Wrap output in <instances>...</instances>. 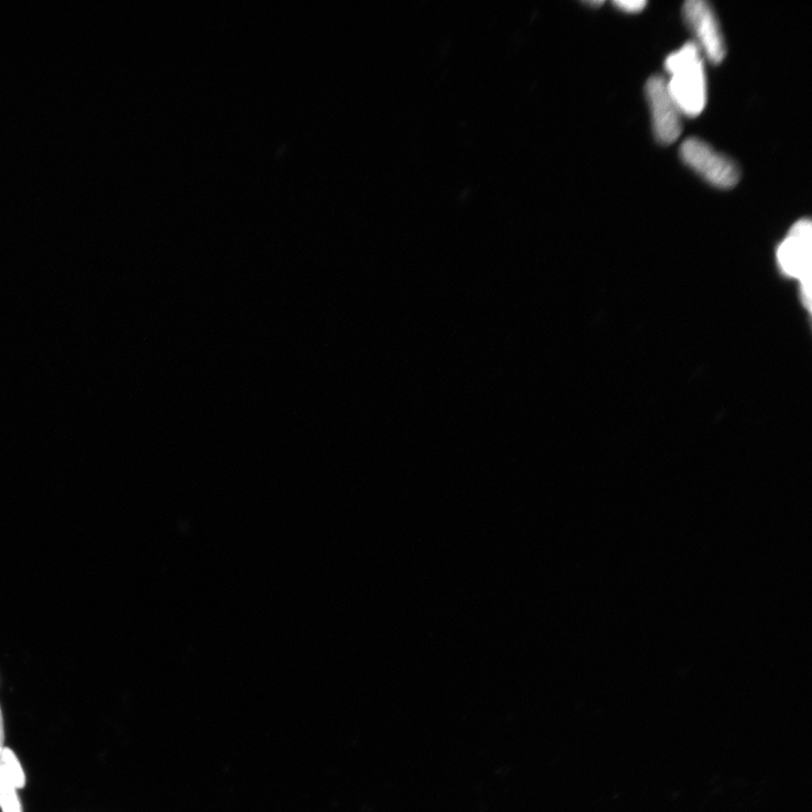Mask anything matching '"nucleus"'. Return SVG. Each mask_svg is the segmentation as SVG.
Segmentation results:
<instances>
[{
	"instance_id": "obj_1",
	"label": "nucleus",
	"mask_w": 812,
	"mask_h": 812,
	"mask_svg": "<svg viewBox=\"0 0 812 812\" xmlns=\"http://www.w3.org/2000/svg\"><path fill=\"white\" fill-rule=\"evenodd\" d=\"M664 69L670 74L667 88L682 115L699 117L707 102V84L703 54L694 42L685 43L681 50L665 58Z\"/></svg>"
},
{
	"instance_id": "obj_2",
	"label": "nucleus",
	"mask_w": 812,
	"mask_h": 812,
	"mask_svg": "<svg viewBox=\"0 0 812 812\" xmlns=\"http://www.w3.org/2000/svg\"><path fill=\"white\" fill-rule=\"evenodd\" d=\"M781 272L800 283L803 306L811 312L812 225L809 219L798 220L777 250Z\"/></svg>"
},
{
	"instance_id": "obj_3",
	"label": "nucleus",
	"mask_w": 812,
	"mask_h": 812,
	"mask_svg": "<svg viewBox=\"0 0 812 812\" xmlns=\"http://www.w3.org/2000/svg\"><path fill=\"white\" fill-rule=\"evenodd\" d=\"M680 155L685 165L715 187L732 188L739 182L738 165L700 138L686 139L682 143Z\"/></svg>"
},
{
	"instance_id": "obj_4",
	"label": "nucleus",
	"mask_w": 812,
	"mask_h": 812,
	"mask_svg": "<svg viewBox=\"0 0 812 812\" xmlns=\"http://www.w3.org/2000/svg\"><path fill=\"white\" fill-rule=\"evenodd\" d=\"M683 17L703 57L715 65L724 62L727 55L725 36L711 6L704 0H689L683 7Z\"/></svg>"
},
{
	"instance_id": "obj_5",
	"label": "nucleus",
	"mask_w": 812,
	"mask_h": 812,
	"mask_svg": "<svg viewBox=\"0 0 812 812\" xmlns=\"http://www.w3.org/2000/svg\"><path fill=\"white\" fill-rule=\"evenodd\" d=\"M654 138L661 145H672L682 134V112L667 88L665 79L652 76L646 84Z\"/></svg>"
},
{
	"instance_id": "obj_6",
	"label": "nucleus",
	"mask_w": 812,
	"mask_h": 812,
	"mask_svg": "<svg viewBox=\"0 0 812 812\" xmlns=\"http://www.w3.org/2000/svg\"><path fill=\"white\" fill-rule=\"evenodd\" d=\"M0 771H2L18 790L25 787V773L19 758L11 748L4 747L0 750Z\"/></svg>"
},
{
	"instance_id": "obj_7",
	"label": "nucleus",
	"mask_w": 812,
	"mask_h": 812,
	"mask_svg": "<svg viewBox=\"0 0 812 812\" xmlns=\"http://www.w3.org/2000/svg\"><path fill=\"white\" fill-rule=\"evenodd\" d=\"M0 808L3 812H23L18 789L0 771Z\"/></svg>"
},
{
	"instance_id": "obj_8",
	"label": "nucleus",
	"mask_w": 812,
	"mask_h": 812,
	"mask_svg": "<svg viewBox=\"0 0 812 812\" xmlns=\"http://www.w3.org/2000/svg\"><path fill=\"white\" fill-rule=\"evenodd\" d=\"M613 6L620 12L638 14L646 9L647 2L645 0H617Z\"/></svg>"
},
{
	"instance_id": "obj_9",
	"label": "nucleus",
	"mask_w": 812,
	"mask_h": 812,
	"mask_svg": "<svg viewBox=\"0 0 812 812\" xmlns=\"http://www.w3.org/2000/svg\"><path fill=\"white\" fill-rule=\"evenodd\" d=\"M4 744H6L4 721H3L2 708H0V750H2L6 747Z\"/></svg>"
},
{
	"instance_id": "obj_10",
	"label": "nucleus",
	"mask_w": 812,
	"mask_h": 812,
	"mask_svg": "<svg viewBox=\"0 0 812 812\" xmlns=\"http://www.w3.org/2000/svg\"><path fill=\"white\" fill-rule=\"evenodd\" d=\"M586 4H588L591 7H602L603 6V2H588Z\"/></svg>"
}]
</instances>
